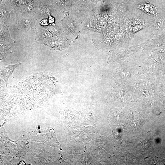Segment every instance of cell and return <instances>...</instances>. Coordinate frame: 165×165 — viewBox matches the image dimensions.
Returning a JSON list of instances; mask_svg holds the SVG:
<instances>
[{"label": "cell", "instance_id": "3", "mask_svg": "<svg viewBox=\"0 0 165 165\" xmlns=\"http://www.w3.org/2000/svg\"><path fill=\"white\" fill-rule=\"evenodd\" d=\"M137 7L150 15L154 16L157 15V8L155 7L148 2H142L137 5Z\"/></svg>", "mask_w": 165, "mask_h": 165}, {"label": "cell", "instance_id": "5", "mask_svg": "<svg viewBox=\"0 0 165 165\" xmlns=\"http://www.w3.org/2000/svg\"><path fill=\"white\" fill-rule=\"evenodd\" d=\"M9 11V8L7 5L4 4H1V18L5 23H7L8 21Z\"/></svg>", "mask_w": 165, "mask_h": 165}, {"label": "cell", "instance_id": "4", "mask_svg": "<svg viewBox=\"0 0 165 165\" xmlns=\"http://www.w3.org/2000/svg\"><path fill=\"white\" fill-rule=\"evenodd\" d=\"M38 4V0H25L23 11L27 12H31L36 11Z\"/></svg>", "mask_w": 165, "mask_h": 165}, {"label": "cell", "instance_id": "7", "mask_svg": "<svg viewBox=\"0 0 165 165\" xmlns=\"http://www.w3.org/2000/svg\"><path fill=\"white\" fill-rule=\"evenodd\" d=\"M39 2L41 3H45L50 4L51 3V0H38Z\"/></svg>", "mask_w": 165, "mask_h": 165}, {"label": "cell", "instance_id": "6", "mask_svg": "<svg viewBox=\"0 0 165 165\" xmlns=\"http://www.w3.org/2000/svg\"><path fill=\"white\" fill-rule=\"evenodd\" d=\"M11 5L15 9L23 10L25 6V0H10Z\"/></svg>", "mask_w": 165, "mask_h": 165}, {"label": "cell", "instance_id": "2", "mask_svg": "<svg viewBox=\"0 0 165 165\" xmlns=\"http://www.w3.org/2000/svg\"><path fill=\"white\" fill-rule=\"evenodd\" d=\"M21 64V63L19 62L13 65H9L7 66H2V67L1 68V75L3 76L6 87L7 86L10 77L16 68Z\"/></svg>", "mask_w": 165, "mask_h": 165}, {"label": "cell", "instance_id": "1", "mask_svg": "<svg viewBox=\"0 0 165 165\" xmlns=\"http://www.w3.org/2000/svg\"><path fill=\"white\" fill-rule=\"evenodd\" d=\"M14 44L12 41H6L1 40V61H2L8 55L13 51Z\"/></svg>", "mask_w": 165, "mask_h": 165}]
</instances>
